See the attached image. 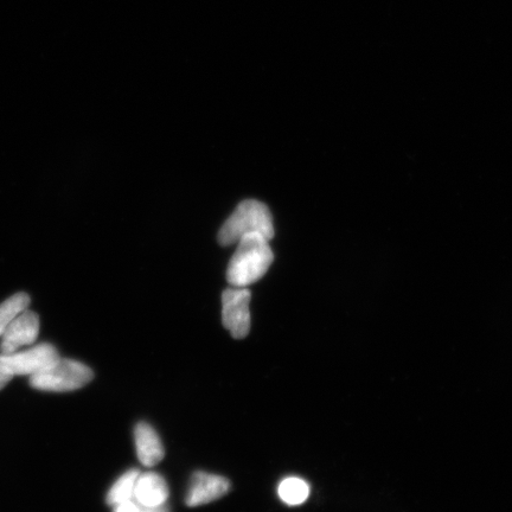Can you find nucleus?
<instances>
[{
	"mask_svg": "<svg viewBox=\"0 0 512 512\" xmlns=\"http://www.w3.org/2000/svg\"><path fill=\"white\" fill-rule=\"evenodd\" d=\"M59 351L54 345L43 343L27 351L0 355V370L11 376L35 375L53 367L60 361Z\"/></svg>",
	"mask_w": 512,
	"mask_h": 512,
	"instance_id": "nucleus-4",
	"label": "nucleus"
},
{
	"mask_svg": "<svg viewBox=\"0 0 512 512\" xmlns=\"http://www.w3.org/2000/svg\"><path fill=\"white\" fill-rule=\"evenodd\" d=\"M229 490L230 482L227 478L214 473L196 472L190 479L185 503L191 508L201 507L226 496Z\"/></svg>",
	"mask_w": 512,
	"mask_h": 512,
	"instance_id": "nucleus-6",
	"label": "nucleus"
},
{
	"mask_svg": "<svg viewBox=\"0 0 512 512\" xmlns=\"http://www.w3.org/2000/svg\"><path fill=\"white\" fill-rule=\"evenodd\" d=\"M139 473L136 469L128 470L124 475L115 480L112 488L108 491L106 497L107 504L114 507V505L132 501Z\"/></svg>",
	"mask_w": 512,
	"mask_h": 512,
	"instance_id": "nucleus-10",
	"label": "nucleus"
},
{
	"mask_svg": "<svg viewBox=\"0 0 512 512\" xmlns=\"http://www.w3.org/2000/svg\"><path fill=\"white\" fill-rule=\"evenodd\" d=\"M251 298V291L247 287L233 286L222 294V322L236 339L247 337L251 331Z\"/></svg>",
	"mask_w": 512,
	"mask_h": 512,
	"instance_id": "nucleus-5",
	"label": "nucleus"
},
{
	"mask_svg": "<svg viewBox=\"0 0 512 512\" xmlns=\"http://www.w3.org/2000/svg\"><path fill=\"white\" fill-rule=\"evenodd\" d=\"M38 331H40V318L34 311H23L12 320L2 335V344H0L2 354H12L24 345L34 343L38 337Z\"/></svg>",
	"mask_w": 512,
	"mask_h": 512,
	"instance_id": "nucleus-7",
	"label": "nucleus"
},
{
	"mask_svg": "<svg viewBox=\"0 0 512 512\" xmlns=\"http://www.w3.org/2000/svg\"><path fill=\"white\" fill-rule=\"evenodd\" d=\"M170 495L168 483L156 472L139 473L134 501L142 508H155L168 502Z\"/></svg>",
	"mask_w": 512,
	"mask_h": 512,
	"instance_id": "nucleus-8",
	"label": "nucleus"
},
{
	"mask_svg": "<svg viewBox=\"0 0 512 512\" xmlns=\"http://www.w3.org/2000/svg\"><path fill=\"white\" fill-rule=\"evenodd\" d=\"M93 377L86 364L60 358L53 367L30 376V386L43 392L66 393L87 386Z\"/></svg>",
	"mask_w": 512,
	"mask_h": 512,
	"instance_id": "nucleus-3",
	"label": "nucleus"
},
{
	"mask_svg": "<svg viewBox=\"0 0 512 512\" xmlns=\"http://www.w3.org/2000/svg\"><path fill=\"white\" fill-rule=\"evenodd\" d=\"M29 305L30 297L24 292L16 293L15 296L0 304V337H2L12 320L21 315L23 311L28 310Z\"/></svg>",
	"mask_w": 512,
	"mask_h": 512,
	"instance_id": "nucleus-12",
	"label": "nucleus"
},
{
	"mask_svg": "<svg viewBox=\"0 0 512 512\" xmlns=\"http://www.w3.org/2000/svg\"><path fill=\"white\" fill-rule=\"evenodd\" d=\"M230 259L227 280L234 287H247L259 281L270 270L274 254L270 240L261 234H248L236 243Z\"/></svg>",
	"mask_w": 512,
	"mask_h": 512,
	"instance_id": "nucleus-1",
	"label": "nucleus"
},
{
	"mask_svg": "<svg viewBox=\"0 0 512 512\" xmlns=\"http://www.w3.org/2000/svg\"><path fill=\"white\" fill-rule=\"evenodd\" d=\"M142 512H170V509L164 504L155 508H142Z\"/></svg>",
	"mask_w": 512,
	"mask_h": 512,
	"instance_id": "nucleus-15",
	"label": "nucleus"
},
{
	"mask_svg": "<svg viewBox=\"0 0 512 512\" xmlns=\"http://www.w3.org/2000/svg\"><path fill=\"white\" fill-rule=\"evenodd\" d=\"M134 444L139 462L147 467H152L162 462L164 458V446L155 428L146 422H139L134 428Z\"/></svg>",
	"mask_w": 512,
	"mask_h": 512,
	"instance_id": "nucleus-9",
	"label": "nucleus"
},
{
	"mask_svg": "<svg viewBox=\"0 0 512 512\" xmlns=\"http://www.w3.org/2000/svg\"><path fill=\"white\" fill-rule=\"evenodd\" d=\"M278 495L281 501L294 507L306 501L310 495V486L303 479L288 477L280 483Z\"/></svg>",
	"mask_w": 512,
	"mask_h": 512,
	"instance_id": "nucleus-11",
	"label": "nucleus"
},
{
	"mask_svg": "<svg viewBox=\"0 0 512 512\" xmlns=\"http://www.w3.org/2000/svg\"><path fill=\"white\" fill-rule=\"evenodd\" d=\"M113 512H142V507L132 499V501L114 505Z\"/></svg>",
	"mask_w": 512,
	"mask_h": 512,
	"instance_id": "nucleus-13",
	"label": "nucleus"
},
{
	"mask_svg": "<svg viewBox=\"0 0 512 512\" xmlns=\"http://www.w3.org/2000/svg\"><path fill=\"white\" fill-rule=\"evenodd\" d=\"M248 234H261L268 240H272L273 217L266 204L256 200L241 202L224 222L219 233V242L224 247L236 245L243 236Z\"/></svg>",
	"mask_w": 512,
	"mask_h": 512,
	"instance_id": "nucleus-2",
	"label": "nucleus"
},
{
	"mask_svg": "<svg viewBox=\"0 0 512 512\" xmlns=\"http://www.w3.org/2000/svg\"><path fill=\"white\" fill-rule=\"evenodd\" d=\"M11 380V375L6 374L4 371L0 370V390H2Z\"/></svg>",
	"mask_w": 512,
	"mask_h": 512,
	"instance_id": "nucleus-14",
	"label": "nucleus"
}]
</instances>
